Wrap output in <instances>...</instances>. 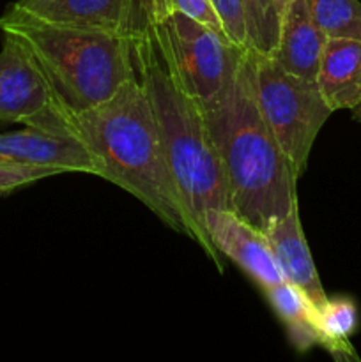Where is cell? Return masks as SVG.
<instances>
[{"label":"cell","instance_id":"obj_1","mask_svg":"<svg viewBox=\"0 0 361 362\" xmlns=\"http://www.w3.org/2000/svg\"><path fill=\"white\" fill-rule=\"evenodd\" d=\"M30 126L66 131L84 141L98 161V177L122 187L165 225L193 240L151 103L137 76L101 105L76 113L57 112L52 105Z\"/></svg>","mask_w":361,"mask_h":362},{"label":"cell","instance_id":"obj_2","mask_svg":"<svg viewBox=\"0 0 361 362\" xmlns=\"http://www.w3.org/2000/svg\"><path fill=\"white\" fill-rule=\"evenodd\" d=\"M202 112L225 177L227 209L265 232L297 204L299 177L260 115L250 48Z\"/></svg>","mask_w":361,"mask_h":362},{"label":"cell","instance_id":"obj_3","mask_svg":"<svg viewBox=\"0 0 361 362\" xmlns=\"http://www.w3.org/2000/svg\"><path fill=\"white\" fill-rule=\"evenodd\" d=\"M133 60L154 113L173 184L190 218L193 240L223 271L204 219L211 209H227L225 177L202 106L177 76L154 18L133 37Z\"/></svg>","mask_w":361,"mask_h":362},{"label":"cell","instance_id":"obj_4","mask_svg":"<svg viewBox=\"0 0 361 362\" xmlns=\"http://www.w3.org/2000/svg\"><path fill=\"white\" fill-rule=\"evenodd\" d=\"M0 32L32 57L57 112L76 113L101 105L137 76L130 35L50 23L13 6L0 16Z\"/></svg>","mask_w":361,"mask_h":362},{"label":"cell","instance_id":"obj_5","mask_svg":"<svg viewBox=\"0 0 361 362\" xmlns=\"http://www.w3.org/2000/svg\"><path fill=\"white\" fill-rule=\"evenodd\" d=\"M251 52L255 98L262 119L297 177L308 166L311 147L333 113L324 101L317 80L283 71L273 57Z\"/></svg>","mask_w":361,"mask_h":362},{"label":"cell","instance_id":"obj_6","mask_svg":"<svg viewBox=\"0 0 361 362\" xmlns=\"http://www.w3.org/2000/svg\"><path fill=\"white\" fill-rule=\"evenodd\" d=\"M154 23L177 76L205 106L223 90L244 48L232 45L200 21L158 0Z\"/></svg>","mask_w":361,"mask_h":362},{"label":"cell","instance_id":"obj_7","mask_svg":"<svg viewBox=\"0 0 361 362\" xmlns=\"http://www.w3.org/2000/svg\"><path fill=\"white\" fill-rule=\"evenodd\" d=\"M158 0H16L14 9L28 16L117 34H140L152 21Z\"/></svg>","mask_w":361,"mask_h":362},{"label":"cell","instance_id":"obj_8","mask_svg":"<svg viewBox=\"0 0 361 362\" xmlns=\"http://www.w3.org/2000/svg\"><path fill=\"white\" fill-rule=\"evenodd\" d=\"M204 226L216 253L232 260L262 290L285 281L273 257L268 235L262 230L229 209H211L205 214Z\"/></svg>","mask_w":361,"mask_h":362},{"label":"cell","instance_id":"obj_9","mask_svg":"<svg viewBox=\"0 0 361 362\" xmlns=\"http://www.w3.org/2000/svg\"><path fill=\"white\" fill-rule=\"evenodd\" d=\"M0 163L99 175L98 161L84 141L66 131L34 126L0 134Z\"/></svg>","mask_w":361,"mask_h":362},{"label":"cell","instance_id":"obj_10","mask_svg":"<svg viewBox=\"0 0 361 362\" xmlns=\"http://www.w3.org/2000/svg\"><path fill=\"white\" fill-rule=\"evenodd\" d=\"M53 105L52 92L32 57L4 35L0 49V122L30 126Z\"/></svg>","mask_w":361,"mask_h":362},{"label":"cell","instance_id":"obj_11","mask_svg":"<svg viewBox=\"0 0 361 362\" xmlns=\"http://www.w3.org/2000/svg\"><path fill=\"white\" fill-rule=\"evenodd\" d=\"M328 35L311 16L308 0H290L282 13L273 60L283 71L306 80H317L319 62Z\"/></svg>","mask_w":361,"mask_h":362},{"label":"cell","instance_id":"obj_12","mask_svg":"<svg viewBox=\"0 0 361 362\" xmlns=\"http://www.w3.org/2000/svg\"><path fill=\"white\" fill-rule=\"evenodd\" d=\"M264 233L271 244L273 257L283 279L303 290L308 299L317 306V310L324 306L328 296L315 269L310 247L304 239L297 204L287 212V216L271 223Z\"/></svg>","mask_w":361,"mask_h":362},{"label":"cell","instance_id":"obj_13","mask_svg":"<svg viewBox=\"0 0 361 362\" xmlns=\"http://www.w3.org/2000/svg\"><path fill=\"white\" fill-rule=\"evenodd\" d=\"M317 85L333 112L353 110L361 101V41L329 37L319 62Z\"/></svg>","mask_w":361,"mask_h":362},{"label":"cell","instance_id":"obj_14","mask_svg":"<svg viewBox=\"0 0 361 362\" xmlns=\"http://www.w3.org/2000/svg\"><path fill=\"white\" fill-rule=\"evenodd\" d=\"M269 304L278 315L289 332L290 343L301 352L321 345V332L317 324V306L303 290L282 281L264 290Z\"/></svg>","mask_w":361,"mask_h":362},{"label":"cell","instance_id":"obj_15","mask_svg":"<svg viewBox=\"0 0 361 362\" xmlns=\"http://www.w3.org/2000/svg\"><path fill=\"white\" fill-rule=\"evenodd\" d=\"M321 346L335 359H357L349 338L357 327L356 304L347 297H333L317 310Z\"/></svg>","mask_w":361,"mask_h":362},{"label":"cell","instance_id":"obj_16","mask_svg":"<svg viewBox=\"0 0 361 362\" xmlns=\"http://www.w3.org/2000/svg\"><path fill=\"white\" fill-rule=\"evenodd\" d=\"M311 16L329 37H347L361 41L360 0H308Z\"/></svg>","mask_w":361,"mask_h":362},{"label":"cell","instance_id":"obj_17","mask_svg":"<svg viewBox=\"0 0 361 362\" xmlns=\"http://www.w3.org/2000/svg\"><path fill=\"white\" fill-rule=\"evenodd\" d=\"M243 6L248 48L260 55H273L282 21L276 0H243Z\"/></svg>","mask_w":361,"mask_h":362},{"label":"cell","instance_id":"obj_18","mask_svg":"<svg viewBox=\"0 0 361 362\" xmlns=\"http://www.w3.org/2000/svg\"><path fill=\"white\" fill-rule=\"evenodd\" d=\"M216 14L223 25L227 37L232 45L248 48L246 18L243 0H211Z\"/></svg>","mask_w":361,"mask_h":362},{"label":"cell","instance_id":"obj_19","mask_svg":"<svg viewBox=\"0 0 361 362\" xmlns=\"http://www.w3.org/2000/svg\"><path fill=\"white\" fill-rule=\"evenodd\" d=\"M59 173L60 172L52 168H35V166L0 163V197L11 193V191L20 189L23 186H28L32 182H38L41 179L59 175Z\"/></svg>","mask_w":361,"mask_h":362},{"label":"cell","instance_id":"obj_20","mask_svg":"<svg viewBox=\"0 0 361 362\" xmlns=\"http://www.w3.org/2000/svg\"><path fill=\"white\" fill-rule=\"evenodd\" d=\"M168 4L173 7V9L180 11V13H184L186 16L200 21V23H204L205 27H209L211 30H214L216 34L222 35L223 39L229 41L225 30H223L222 21H219L214 7H212L211 0H168Z\"/></svg>","mask_w":361,"mask_h":362},{"label":"cell","instance_id":"obj_21","mask_svg":"<svg viewBox=\"0 0 361 362\" xmlns=\"http://www.w3.org/2000/svg\"><path fill=\"white\" fill-rule=\"evenodd\" d=\"M350 112H353V119L357 120V122H361V101L357 103V105L354 106V108L350 110Z\"/></svg>","mask_w":361,"mask_h":362},{"label":"cell","instance_id":"obj_22","mask_svg":"<svg viewBox=\"0 0 361 362\" xmlns=\"http://www.w3.org/2000/svg\"><path fill=\"white\" fill-rule=\"evenodd\" d=\"M290 0H276V6H278L280 13H283V9H285V6L289 4Z\"/></svg>","mask_w":361,"mask_h":362}]
</instances>
